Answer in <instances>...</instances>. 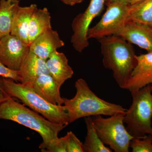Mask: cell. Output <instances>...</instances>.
<instances>
[{
  "label": "cell",
  "mask_w": 152,
  "mask_h": 152,
  "mask_svg": "<svg viewBox=\"0 0 152 152\" xmlns=\"http://www.w3.org/2000/svg\"><path fill=\"white\" fill-rule=\"evenodd\" d=\"M0 119L12 121L39 133L42 139L39 146L42 152L58 140L59 133L66 126L52 122L12 97L0 104Z\"/></svg>",
  "instance_id": "1"
},
{
  "label": "cell",
  "mask_w": 152,
  "mask_h": 152,
  "mask_svg": "<svg viewBox=\"0 0 152 152\" xmlns=\"http://www.w3.org/2000/svg\"><path fill=\"white\" fill-rule=\"evenodd\" d=\"M75 87L76 93L73 98H64V106L68 114L69 124L81 118L97 115L111 116L125 114L126 112V109L122 106L109 102L98 97L83 78L76 81Z\"/></svg>",
  "instance_id": "2"
},
{
  "label": "cell",
  "mask_w": 152,
  "mask_h": 152,
  "mask_svg": "<svg viewBox=\"0 0 152 152\" xmlns=\"http://www.w3.org/2000/svg\"><path fill=\"white\" fill-rule=\"evenodd\" d=\"M98 40L100 44L104 67L113 72L117 83L124 89L137 64V55L132 46L116 35Z\"/></svg>",
  "instance_id": "3"
},
{
  "label": "cell",
  "mask_w": 152,
  "mask_h": 152,
  "mask_svg": "<svg viewBox=\"0 0 152 152\" xmlns=\"http://www.w3.org/2000/svg\"><path fill=\"white\" fill-rule=\"evenodd\" d=\"M4 88L11 96L18 98L26 105L53 123L67 126L68 114L63 105L53 104L45 99L28 84L17 83L4 77Z\"/></svg>",
  "instance_id": "4"
},
{
  "label": "cell",
  "mask_w": 152,
  "mask_h": 152,
  "mask_svg": "<svg viewBox=\"0 0 152 152\" xmlns=\"http://www.w3.org/2000/svg\"><path fill=\"white\" fill-rule=\"evenodd\" d=\"M132 102L127 110L124 123L127 130L134 138L152 135V92L151 85L131 92Z\"/></svg>",
  "instance_id": "5"
},
{
  "label": "cell",
  "mask_w": 152,
  "mask_h": 152,
  "mask_svg": "<svg viewBox=\"0 0 152 152\" xmlns=\"http://www.w3.org/2000/svg\"><path fill=\"white\" fill-rule=\"evenodd\" d=\"M125 114L108 118L102 115L92 117L94 126L101 140L115 152H129L131 141L134 138L124 125Z\"/></svg>",
  "instance_id": "6"
},
{
  "label": "cell",
  "mask_w": 152,
  "mask_h": 152,
  "mask_svg": "<svg viewBox=\"0 0 152 152\" xmlns=\"http://www.w3.org/2000/svg\"><path fill=\"white\" fill-rule=\"evenodd\" d=\"M105 12L97 23L88 31L87 37L97 39L115 35L127 22L129 3L121 1L107 2Z\"/></svg>",
  "instance_id": "7"
},
{
  "label": "cell",
  "mask_w": 152,
  "mask_h": 152,
  "mask_svg": "<svg viewBox=\"0 0 152 152\" xmlns=\"http://www.w3.org/2000/svg\"><path fill=\"white\" fill-rule=\"evenodd\" d=\"M106 1L107 0H91L86 11L74 19L72 24L73 34L71 42L77 52L82 53L88 47L89 42L87 34L90 25L101 13Z\"/></svg>",
  "instance_id": "8"
},
{
  "label": "cell",
  "mask_w": 152,
  "mask_h": 152,
  "mask_svg": "<svg viewBox=\"0 0 152 152\" xmlns=\"http://www.w3.org/2000/svg\"><path fill=\"white\" fill-rule=\"evenodd\" d=\"M29 51V45L17 36L10 34L0 39V61L12 70L20 71Z\"/></svg>",
  "instance_id": "9"
},
{
  "label": "cell",
  "mask_w": 152,
  "mask_h": 152,
  "mask_svg": "<svg viewBox=\"0 0 152 152\" xmlns=\"http://www.w3.org/2000/svg\"><path fill=\"white\" fill-rule=\"evenodd\" d=\"M137 62L124 89L130 92L152 84V53L136 56Z\"/></svg>",
  "instance_id": "10"
},
{
  "label": "cell",
  "mask_w": 152,
  "mask_h": 152,
  "mask_svg": "<svg viewBox=\"0 0 152 152\" xmlns=\"http://www.w3.org/2000/svg\"><path fill=\"white\" fill-rule=\"evenodd\" d=\"M115 35L152 53V26L127 22Z\"/></svg>",
  "instance_id": "11"
},
{
  "label": "cell",
  "mask_w": 152,
  "mask_h": 152,
  "mask_svg": "<svg viewBox=\"0 0 152 152\" xmlns=\"http://www.w3.org/2000/svg\"><path fill=\"white\" fill-rule=\"evenodd\" d=\"M65 45L56 31L52 28L38 36L30 45V50L46 61L58 49Z\"/></svg>",
  "instance_id": "12"
},
{
  "label": "cell",
  "mask_w": 152,
  "mask_h": 152,
  "mask_svg": "<svg viewBox=\"0 0 152 152\" xmlns=\"http://www.w3.org/2000/svg\"><path fill=\"white\" fill-rule=\"evenodd\" d=\"M36 92L53 104L62 105L64 98L61 96V86L50 74H45L38 77L30 84Z\"/></svg>",
  "instance_id": "13"
},
{
  "label": "cell",
  "mask_w": 152,
  "mask_h": 152,
  "mask_svg": "<svg viewBox=\"0 0 152 152\" xmlns=\"http://www.w3.org/2000/svg\"><path fill=\"white\" fill-rule=\"evenodd\" d=\"M19 72L21 78L20 83L30 84L41 75L50 74L46 61L30 50L22 64Z\"/></svg>",
  "instance_id": "14"
},
{
  "label": "cell",
  "mask_w": 152,
  "mask_h": 152,
  "mask_svg": "<svg viewBox=\"0 0 152 152\" xmlns=\"http://www.w3.org/2000/svg\"><path fill=\"white\" fill-rule=\"evenodd\" d=\"M50 75L61 86L74 75V71L69 64L65 55L56 50L46 61Z\"/></svg>",
  "instance_id": "15"
},
{
  "label": "cell",
  "mask_w": 152,
  "mask_h": 152,
  "mask_svg": "<svg viewBox=\"0 0 152 152\" xmlns=\"http://www.w3.org/2000/svg\"><path fill=\"white\" fill-rule=\"evenodd\" d=\"M37 9V6L35 4H32L28 7L20 6L15 17L11 33L29 45L28 34L29 24L33 14Z\"/></svg>",
  "instance_id": "16"
},
{
  "label": "cell",
  "mask_w": 152,
  "mask_h": 152,
  "mask_svg": "<svg viewBox=\"0 0 152 152\" xmlns=\"http://www.w3.org/2000/svg\"><path fill=\"white\" fill-rule=\"evenodd\" d=\"M51 16L46 7L37 9L33 14L28 29V39L29 45L43 33L52 28Z\"/></svg>",
  "instance_id": "17"
},
{
  "label": "cell",
  "mask_w": 152,
  "mask_h": 152,
  "mask_svg": "<svg viewBox=\"0 0 152 152\" xmlns=\"http://www.w3.org/2000/svg\"><path fill=\"white\" fill-rule=\"evenodd\" d=\"M19 0H0V39L11 34Z\"/></svg>",
  "instance_id": "18"
},
{
  "label": "cell",
  "mask_w": 152,
  "mask_h": 152,
  "mask_svg": "<svg viewBox=\"0 0 152 152\" xmlns=\"http://www.w3.org/2000/svg\"><path fill=\"white\" fill-rule=\"evenodd\" d=\"M86 126L87 136L83 144L84 152H112L113 150L105 146L98 135L94 126L92 117L84 118Z\"/></svg>",
  "instance_id": "19"
},
{
  "label": "cell",
  "mask_w": 152,
  "mask_h": 152,
  "mask_svg": "<svg viewBox=\"0 0 152 152\" xmlns=\"http://www.w3.org/2000/svg\"><path fill=\"white\" fill-rule=\"evenodd\" d=\"M152 26V0L130 5L127 22Z\"/></svg>",
  "instance_id": "20"
},
{
  "label": "cell",
  "mask_w": 152,
  "mask_h": 152,
  "mask_svg": "<svg viewBox=\"0 0 152 152\" xmlns=\"http://www.w3.org/2000/svg\"><path fill=\"white\" fill-rule=\"evenodd\" d=\"M130 148L133 152H152V135H146L141 138L133 139Z\"/></svg>",
  "instance_id": "21"
},
{
  "label": "cell",
  "mask_w": 152,
  "mask_h": 152,
  "mask_svg": "<svg viewBox=\"0 0 152 152\" xmlns=\"http://www.w3.org/2000/svg\"><path fill=\"white\" fill-rule=\"evenodd\" d=\"M65 137L67 152H84L83 144L73 132H68Z\"/></svg>",
  "instance_id": "22"
},
{
  "label": "cell",
  "mask_w": 152,
  "mask_h": 152,
  "mask_svg": "<svg viewBox=\"0 0 152 152\" xmlns=\"http://www.w3.org/2000/svg\"><path fill=\"white\" fill-rule=\"evenodd\" d=\"M43 152H67L65 137L58 138Z\"/></svg>",
  "instance_id": "23"
},
{
  "label": "cell",
  "mask_w": 152,
  "mask_h": 152,
  "mask_svg": "<svg viewBox=\"0 0 152 152\" xmlns=\"http://www.w3.org/2000/svg\"><path fill=\"white\" fill-rule=\"evenodd\" d=\"M0 76L10 78L16 82H20L21 78L19 71L10 69L1 62L0 61Z\"/></svg>",
  "instance_id": "24"
},
{
  "label": "cell",
  "mask_w": 152,
  "mask_h": 152,
  "mask_svg": "<svg viewBox=\"0 0 152 152\" xmlns=\"http://www.w3.org/2000/svg\"><path fill=\"white\" fill-rule=\"evenodd\" d=\"M3 82L4 77L0 76V104L12 97L4 89Z\"/></svg>",
  "instance_id": "25"
},
{
  "label": "cell",
  "mask_w": 152,
  "mask_h": 152,
  "mask_svg": "<svg viewBox=\"0 0 152 152\" xmlns=\"http://www.w3.org/2000/svg\"><path fill=\"white\" fill-rule=\"evenodd\" d=\"M63 3L67 5L72 6L80 4L84 0H59Z\"/></svg>",
  "instance_id": "26"
},
{
  "label": "cell",
  "mask_w": 152,
  "mask_h": 152,
  "mask_svg": "<svg viewBox=\"0 0 152 152\" xmlns=\"http://www.w3.org/2000/svg\"><path fill=\"white\" fill-rule=\"evenodd\" d=\"M144 1L145 0H129V4L130 6L133 5Z\"/></svg>",
  "instance_id": "27"
},
{
  "label": "cell",
  "mask_w": 152,
  "mask_h": 152,
  "mask_svg": "<svg viewBox=\"0 0 152 152\" xmlns=\"http://www.w3.org/2000/svg\"><path fill=\"white\" fill-rule=\"evenodd\" d=\"M115 1H121L126 2L129 3V0H107V2H110Z\"/></svg>",
  "instance_id": "28"
},
{
  "label": "cell",
  "mask_w": 152,
  "mask_h": 152,
  "mask_svg": "<svg viewBox=\"0 0 152 152\" xmlns=\"http://www.w3.org/2000/svg\"><path fill=\"white\" fill-rule=\"evenodd\" d=\"M151 91L152 92V84L151 85Z\"/></svg>",
  "instance_id": "29"
}]
</instances>
